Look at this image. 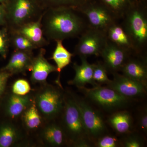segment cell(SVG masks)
Returning a JSON list of instances; mask_svg holds the SVG:
<instances>
[{
	"label": "cell",
	"mask_w": 147,
	"mask_h": 147,
	"mask_svg": "<svg viewBox=\"0 0 147 147\" xmlns=\"http://www.w3.org/2000/svg\"><path fill=\"white\" fill-rule=\"evenodd\" d=\"M131 55L126 50L108 40L100 56L107 71L114 74L121 71Z\"/></svg>",
	"instance_id": "cell-11"
},
{
	"label": "cell",
	"mask_w": 147,
	"mask_h": 147,
	"mask_svg": "<svg viewBox=\"0 0 147 147\" xmlns=\"http://www.w3.org/2000/svg\"><path fill=\"white\" fill-rule=\"evenodd\" d=\"M7 25L5 6L0 4V26Z\"/></svg>",
	"instance_id": "cell-34"
},
{
	"label": "cell",
	"mask_w": 147,
	"mask_h": 147,
	"mask_svg": "<svg viewBox=\"0 0 147 147\" xmlns=\"http://www.w3.org/2000/svg\"><path fill=\"white\" fill-rule=\"evenodd\" d=\"M107 71L103 64L100 62L94 63L93 79L94 82L98 85L100 84H108L111 80L108 78Z\"/></svg>",
	"instance_id": "cell-27"
},
{
	"label": "cell",
	"mask_w": 147,
	"mask_h": 147,
	"mask_svg": "<svg viewBox=\"0 0 147 147\" xmlns=\"http://www.w3.org/2000/svg\"><path fill=\"white\" fill-rule=\"evenodd\" d=\"M18 138V131L13 125H5L0 128V147H10L16 143Z\"/></svg>",
	"instance_id": "cell-25"
},
{
	"label": "cell",
	"mask_w": 147,
	"mask_h": 147,
	"mask_svg": "<svg viewBox=\"0 0 147 147\" xmlns=\"http://www.w3.org/2000/svg\"><path fill=\"white\" fill-rule=\"evenodd\" d=\"M139 126L141 129L145 133L147 132V110H145L141 115L139 119Z\"/></svg>",
	"instance_id": "cell-33"
},
{
	"label": "cell",
	"mask_w": 147,
	"mask_h": 147,
	"mask_svg": "<svg viewBox=\"0 0 147 147\" xmlns=\"http://www.w3.org/2000/svg\"><path fill=\"white\" fill-rule=\"evenodd\" d=\"M34 101L39 113L47 119L54 118L63 109V96L59 90L52 86H46L40 90Z\"/></svg>",
	"instance_id": "cell-8"
},
{
	"label": "cell",
	"mask_w": 147,
	"mask_h": 147,
	"mask_svg": "<svg viewBox=\"0 0 147 147\" xmlns=\"http://www.w3.org/2000/svg\"><path fill=\"white\" fill-rule=\"evenodd\" d=\"M82 61L80 65L74 63L73 67L75 72L74 78L69 81V84L74 85L79 88L85 86L86 84H91L93 87L98 86L93 79L94 63L90 64L87 58L80 57Z\"/></svg>",
	"instance_id": "cell-16"
},
{
	"label": "cell",
	"mask_w": 147,
	"mask_h": 147,
	"mask_svg": "<svg viewBox=\"0 0 147 147\" xmlns=\"http://www.w3.org/2000/svg\"><path fill=\"white\" fill-rule=\"evenodd\" d=\"M105 6L119 21L137 0H97Z\"/></svg>",
	"instance_id": "cell-21"
},
{
	"label": "cell",
	"mask_w": 147,
	"mask_h": 147,
	"mask_svg": "<svg viewBox=\"0 0 147 147\" xmlns=\"http://www.w3.org/2000/svg\"><path fill=\"white\" fill-rule=\"evenodd\" d=\"M45 50L40 48L39 53L33 59L30 71L31 80L33 83L43 84L50 73L57 71L56 66L50 63L45 58Z\"/></svg>",
	"instance_id": "cell-13"
},
{
	"label": "cell",
	"mask_w": 147,
	"mask_h": 147,
	"mask_svg": "<svg viewBox=\"0 0 147 147\" xmlns=\"http://www.w3.org/2000/svg\"><path fill=\"white\" fill-rule=\"evenodd\" d=\"M79 89L83 91L91 101L105 110H113L122 108L128 102V98L108 87L98 85L91 88L84 87Z\"/></svg>",
	"instance_id": "cell-7"
},
{
	"label": "cell",
	"mask_w": 147,
	"mask_h": 147,
	"mask_svg": "<svg viewBox=\"0 0 147 147\" xmlns=\"http://www.w3.org/2000/svg\"><path fill=\"white\" fill-rule=\"evenodd\" d=\"M95 146L98 147H117L119 146V142L115 137L104 134L96 140Z\"/></svg>",
	"instance_id": "cell-30"
},
{
	"label": "cell",
	"mask_w": 147,
	"mask_h": 147,
	"mask_svg": "<svg viewBox=\"0 0 147 147\" xmlns=\"http://www.w3.org/2000/svg\"><path fill=\"white\" fill-rule=\"evenodd\" d=\"M43 13L37 20L26 23L11 31L24 35L38 48L46 46L49 44V41L45 38L42 30V19Z\"/></svg>",
	"instance_id": "cell-14"
},
{
	"label": "cell",
	"mask_w": 147,
	"mask_h": 147,
	"mask_svg": "<svg viewBox=\"0 0 147 147\" xmlns=\"http://www.w3.org/2000/svg\"><path fill=\"white\" fill-rule=\"evenodd\" d=\"M11 75V74L7 71H1L0 72V96L4 92L7 81Z\"/></svg>",
	"instance_id": "cell-32"
},
{
	"label": "cell",
	"mask_w": 147,
	"mask_h": 147,
	"mask_svg": "<svg viewBox=\"0 0 147 147\" xmlns=\"http://www.w3.org/2000/svg\"><path fill=\"white\" fill-rule=\"evenodd\" d=\"M77 10L84 15L88 27L102 31L106 32L119 21L108 8L97 0H89Z\"/></svg>",
	"instance_id": "cell-5"
},
{
	"label": "cell",
	"mask_w": 147,
	"mask_h": 147,
	"mask_svg": "<svg viewBox=\"0 0 147 147\" xmlns=\"http://www.w3.org/2000/svg\"><path fill=\"white\" fill-rule=\"evenodd\" d=\"M42 139L45 143L53 146H62L65 141V134L63 129L55 124L46 127L42 131Z\"/></svg>",
	"instance_id": "cell-20"
},
{
	"label": "cell",
	"mask_w": 147,
	"mask_h": 147,
	"mask_svg": "<svg viewBox=\"0 0 147 147\" xmlns=\"http://www.w3.org/2000/svg\"><path fill=\"white\" fill-rule=\"evenodd\" d=\"M124 76L147 86V65L146 54L131 55L121 69Z\"/></svg>",
	"instance_id": "cell-12"
},
{
	"label": "cell",
	"mask_w": 147,
	"mask_h": 147,
	"mask_svg": "<svg viewBox=\"0 0 147 147\" xmlns=\"http://www.w3.org/2000/svg\"><path fill=\"white\" fill-rule=\"evenodd\" d=\"M22 116L25 126L31 130L38 128L42 123V119L35 101L28 106L22 114Z\"/></svg>",
	"instance_id": "cell-23"
},
{
	"label": "cell",
	"mask_w": 147,
	"mask_h": 147,
	"mask_svg": "<svg viewBox=\"0 0 147 147\" xmlns=\"http://www.w3.org/2000/svg\"><path fill=\"white\" fill-rule=\"evenodd\" d=\"M42 25L48 41L79 37L88 27L86 18L79 10L64 6L45 8Z\"/></svg>",
	"instance_id": "cell-1"
},
{
	"label": "cell",
	"mask_w": 147,
	"mask_h": 147,
	"mask_svg": "<svg viewBox=\"0 0 147 147\" xmlns=\"http://www.w3.org/2000/svg\"><path fill=\"white\" fill-rule=\"evenodd\" d=\"M8 1L9 0H0V4L5 5Z\"/></svg>",
	"instance_id": "cell-35"
},
{
	"label": "cell",
	"mask_w": 147,
	"mask_h": 147,
	"mask_svg": "<svg viewBox=\"0 0 147 147\" xmlns=\"http://www.w3.org/2000/svg\"><path fill=\"white\" fill-rule=\"evenodd\" d=\"M9 34L6 28L0 30V55L4 57L6 56L10 43Z\"/></svg>",
	"instance_id": "cell-29"
},
{
	"label": "cell",
	"mask_w": 147,
	"mask_h": 147,
	"mask_svg": "<svg viewBox=\"0 0 147 147\" xmlns=\"http://www.w3.org/2000/svg\"><path fill=\"white\" fill-rule=\"evenodd\" d=\"M63 129L74 146H90L91 141L84 125L80 110L73 97L64 100Z\"/></svg>",
	"instance_id": "cell-3"
},
{
	"label": "cell",
	"mask_w": 147,
	"mask_h": 147,
	"mask_svg": "<svg viewBox=\"0 0 147 147\" xmlns=\"http://www.w3.org/2000/svg\"><path fill=\"white\" fill-rule=\"evenodd\" d=\"M10 43L14 50L32 52L37 47L24 35L14 31H9Z\"/></svg>",
	"instance_id": "cell-24"
},
{
	"label": "cell",
	"mask_w": 147,
	"mask_h": 147,
	"mask_svg": "<svg viewBox=\"0 0 147 147\" xmlns=\"http://www.w3.org/2000/svg\"><path fill=\"white\" fill-rule=\"evenodd\" d=\"M123 146L125 147H142L144 146V142L139 136L129 135L124 139Z\"/></svg>",
	"instance_id": "cell-31"
},
{
	"label": "cell",
	"mask_w": 147,
	"mask_h": 147,
	"mask_svg": "<svg viewBox=\"0 0 147 147\" xmlns=\"http://www.w3.org/2000/svg\"><path fill=\"white\" fill-rule=\"evenodd\" d=\"M74 49V54L80 57L100 56L108 41L106 32L88 28L80 36Z\"/></svg>",
	"instance_id": "cell-6"
},
{
	"label": "cell",
	"mask_w": 147,
	"mask_h": 147,
	"mask_svg": "<svg viewBox=\"0 0 147 147\" xmlns=\"http://www.w3.org/2000/svg\"><path fill=\"white\" fill-rule=\"evenodd\" d=\"M31 90V87L29 82L24 79H19L13 83L12 91L13 94L18 95H26Z\"/></svg>",
	"instance_id": "cell-28"
},
{
	"label": "cell",
	"mask_w": 147,
	"mask_h": 147,
	"mask_svg": "<svg viewBox=\"0 0 147 147\" xmlns=\"http://www.w3.org/2000/svg\"><path fill=\"white\" fill-rule=\"evenodd\" d=\"M5 6L9 31L37 20L45 9L41 0H9Z\"/></svg>",
	"instance_id": "cell-4"
},
{
	"label": "cell",
	"mask_w": 147,
	"mask_h": 147,
	"mask_svg": "<svg viewBox=\"0 0 147 147\" xmlns=\"http://www.w3.org/2000/svg\"><path fill=\"white\" fill-rule=\"evenodd\" d=\"M123 28L137 54H146L147 47V7L146 0H137L121 19Z\"/></svg>",
	"instance_id": "cell-2"
},
{
	"label": "cell",
	"mask_w": 147,
	"mask_h": 147,
	"mask_svg": "<svg viewBox=\"0 0 147 147\" xmlns=\"http://www.w3.org/2000/svg\"><path fill=\"white\" fill-rule=\"evenodd\" d=\"M45 9L49 7L64 6L78 9L89 0H41Z\"/></svg>",
	"instance_id": "cell-26"
},
{
	"label": "cell",
	"mask_w": 147,
	"mask_h": 147,
	"mask_svg": "<svg viewBox=\"0 0 147 147\" xmlns=\"http://www.w3.org/2000/svg\"><path fill=\"white\" fill-rule=\"evenodd\" d=\"M30 103V97L28 95L21 96L13 94L9 98L7 112L10 117H17L23 114Z\"/></svg>",
	"instance_id": "cell-18"
},
{
	"label": "cell",
	"mask_w": 147,
	"mask_h": 147,
	"mask_svg": "<svg viewBox=\"0 0 147 147\" xmlns=\"http://www.w3.org/2000/svg\"><path fill=\"white\" fill-rule=\"evenodd\" d=\"M79 108L85 127L91 141H96L106 131L102 116L89 103L81 98L73 97Z\"/></svg>",
	"instance_id": "cell-9"
},
{
	"label": "cell",
	"mask_w": 147,
	"mask_h": 147,
	"mask_svg": "<svg viewBox=\"0 0 147 147\" xmlns=\"http://www.w3.org/2000/svg\"><path fill=\"white\" fill-rule=\"evenodd\" d=\"M62 40H56V46L51 59L56 64L57 71L60 73L61 70L71 63L74 54L68 51L64 46Z\"/></svg>",
	"instance_id": "cell-22"
},
{
	"label": "cell",
	"mask_w": 147,
	"mask_h": 147,
	"mask_svg": "<svg viewBox=\"0 0 147 147\" xmlns=\"http://www.w3.org/2000/svg\"><path fill=\"white\" fill-rule=\"evenodd\" d=\"M106 33L108 41L126 50L131 55L137 54L131 39L119 21L111 26Z\"/></svg>",
	"instance_id": "cell-17"
},
{
	"label": "cell",
	"mask_w": 147,
	"mask_h": 147,
	"mask_svg": "<svg viewBox=\"0 0 147 147\" xmlns=\"http://www.w3.org/2000/svg\"><path fill=\"white\" fill-rule=\"evenodd\" d=\"M132 118L126 111L115 113L108 119L111 126L118 133L126 134L130 131L132 125Z\"/></svg>",
	"instance_id": "cell-19"
},
{
	"label": "cell",
	"mask_w": 147,
	"mask_h": 147,
	"mask_svg": "<svg viewBox=\"0 0 147 147\" xmlns=\"http://www.w3.org/2000/svg\"><path fill=\"white\" fill-rule=\"evenodd\" d=\"M34 57L32 52L14 50L8 63L1 71H7L12 75L26 73L30 71Z\"/></svg>",
	"instance_id": "cell-15"
},
{
	"label": "cell",
	"mask_w": 147,
	"mask_h": 147,
	"mask_svg": "<svg viewBox=\"0 0 147 147\" xmlns=\"http://www.w3.org/2000/svg\"><path fill=\"white\" fill-rule=\"evenodd\" d=\"M113 75L114 79L107 87L116 91L124 97L129 99L141 97L146 93V86L141 82L118 73Z\"/></svg>",
	"instance_id": "cell-10"
}]
</instances>
